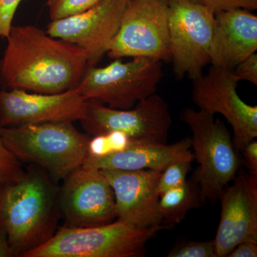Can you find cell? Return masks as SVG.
<instances>
[{
    "label": "cell",
    "instance_id": "cell-22",
    "mask_svg": "<svg viewBox=\"0 0 257 257\" xmlns=\"http://www.w3.org/2000/svg\"><path fill=\"white\" fill-rule=\"evenodd\" d=\"M25 173L19 160L5 147L0 136V189L21 179Z\"/></svg>",
    "mask_w": 257,
    "mask_h": 257
},
{
    "label": "cell",
    "instance_id": "cell-1",
    "mask_svg": "<svg viewBox=\"0 0 257 257\" xmlns=\"http://www.w3.org/2000/svg\"><path fill=\"white\" fill-rule=\"evenodd\" d=\"M0 60L3 89L57 94L74 89L89 67L84 49L33 25L12 27Z\"/></svg>",
    "mask_w": 257,
    "mask_h": 257
},
{
    "label": "cell",
    "instance_id": "cell-10",
    "mask_svg": "<svg viewBox=\"0 0 257 257\" xmlns=\"http://www.w3.org/2000/svg\"><path fill=\"white\" fill-rule=\"evenodd\" d=\"M238 82L231 69L211 65L207 73L193 79L192 101L199 109L224 116L232 128L233 143L239 151L257 137V106L240 98Z\"/></svg>",
    "mask_w": 257,
    "mask_h": 257
},
{
    "label": "cell",
    "instance_id": "cell-9",
    "mask_svg": "<svg viewBox=\"0 0 257 257\" xmlns=\"http://www.w3.org/2000/svg\"><path fill=\"white\" fill-rule=\"evenodd\" d=\"M80 121L84 130L94 136L119 131L148 144H167L172 125L168 104L157 94L128 109H114L87 100L85 114Z\"/></svg>",
    "mask_w": 257,
    "mask_h": 257
},
{
    "label": "cell",
    "instance_id": "cell-11",
    "mask_svg": "<svg viewBox=\"0 0 257 257\" xmlns=\"http://www.w3.org/2000/svg\"><path fill=\"white\" fill-rule=\"evenodd\" d=\"M64 179L59 202L65 226H99L116 219L114 192L101 170L82 165Z\"/></svg>",
    "mask_w": 257,
    "mask_h": 257
},
{
    "label": "cell",
    "instance_id": "cell-2",
    "mask_svg": "<svg viewBox=\"0 0 257 257\" xmlns=\"http://www.w3.org/2000/svg\"><path fill=\"white\" fill-rule=\"evenodd\" d=\"M57 191L41 171H29L0 189V227L13 255L25 253L46 242L59 217Z\"/></svg>",
    "mask_w": 257,
    "mask_h": 257
},
{
    "label": "cell",
    "instance_id": "cell-18",
    "mask_svg": "<svg viewBox=\"0 0 257 257\" xmlns=\"http://www.w3.org/2000/svg\"><path fill=\"white\" fill-rule=\"evenodd\" d=\"M198 184L193 179L167 191L160 196L159 210L165 229L179 224L191 209L202 204Z\"/></svg>",
    "mask_w": 257,
    "mask_h": 257
},
{
    "label": "cell",
    "instance_id": "cell-26",
    "mask_svg": "<svg viewBox=\"0 0 257 257\" xmlns=\"http://www.w3.org/2000/svg\"><path fill=\"white\" fill-rule=\"evenodd\" d=\"M22 0H0V40L8 37Z\"/></svg>",
    "mask_w": 257,
    "mask_h": 257
},
{
    "label": "cell",
    "instance_id": "cell-28",
    "mask_svg": "<svg viewBox=\"0 0 257 257\" xmlns=\"http://www.w3.org/2000/svg\"><path fill=\"white\" fill-rule=\"evenodd\" d=\"M257 242L246 241L236 245L226 257H256Z\"/></svg>",
    "mask_w": 257,
    "mask_h": 257
},
{
    "label": "cell",
    "instance_id": "cell-7",
    "mask_svg": "<svg viewBox=\"0 0 257 257\" xmlns=\"http://www.w3.org/2000/svg\"><path fill=\"white\" fill-rule=\"evenodd\" d=\"M167 6L174 72L179 79L193 80L211 63L215 13L189 0H167Z\"/></svg>",
    "mask_w": 257,
    "mask_h": 257
},
{
    "label": "cell",
    "instance_id": "cell-5",
    "mask_svg": "<svg viewBox=\"0 0 257 257\" xmlns=\"http://www.w3.org/2000/svg\"><path fill=\"white\" fill-rule=\"evenodd\" d=\"M207 111L186 108L180 119L192 133V147L199 167L192 179L202 203L218 200L239 170L240 160L226 125Z\"/></svg>",
    "mask_w": 257,
    "mask_h": 257
},
{
    "label": "cell",
    "instance_id": "cell-14",
    "mask_svg": "<svg viewBox=\"0 0 257 257\" xmlns=\"http://www.w3.org/2000/svg\"><path fill=\"white\" fill-rule=\"evenodd\" d=\"M221 193V216L214 241L216 257H226L243 241L257 242V177L238 171Z\"/></svg>",
    "mask_w": 257,
    "mask_h": 257
},
{
    "label": "cell",
    "instance_id": "cell-27",
    "mask_svg": "<svg viewBox=\"0 0 257 257\" xmlns=\"http://www.w3.org/2000/svg\"><path fill=\"white\" fill-rule=\"evenodd\" d=\"M244 165L248 170V173L257 177V142L251 140L246 144L241 150Z\"/></svg>",
    "mask_w": 257,
    "mask_h": 257
},
{
    "label": "cell",
    "instance_id": "cell-16",
    "mask_svg": "<svg viewBox=\"0 0 257 257\" xmlns=\"http://www.w3.org/2000/svg\"><path fill=\"white\" fill-rule=\"evenodd\" d=\"M256 50V15L240 8L215 13L211 65L231 70Z\"/></svg>",
    "mask_w": 257,
    "mask_h": 257
},
{
    "label": "cell",
    "instance_id": "cell-12",
    "mask_svg": "<svg viewBox=\"0 0 257 257\" xmlns=\"http://www.w3.org/2000/svg\"><path fill=\"white\" fill-rule=\"evenodd\" d=\"M128 2L100 0L81 14L51 22L46 32L82 47L89 54V67L95 66L107 53Z\"/></svg>",
    "mask_w": 257,
    "mask_h": 257
},
{
    "label": "cell",
    "instance_id": "cell-25",
    "mask_svg": "<svg viewBox=\"0 0 257 257\" xmlns=\"http://www.w3.org/2000/svg\"><path fill=\"white\" fill-rule=\"evenodd\" d=\"M235 78L239 81H246L257 86V54L253 53L239 62L231 69Z\"/></svg>",
    "mask_w": 257,
    "mask_h": 257
},
{
    "label": "cell",
    "instance_id": "cell-15",
    "mask_svg": "<svg viewBox=\"0 0 257 257\" xmlns=\"http://www.w3.org/2000/svg\"><path fill=\"white\" fill-rule=\"evenodd\" d=\"M101 170L114 192L116 219L138 229L162 225L157 192L162 171Z\"/></svg>",
    "mask_w": 257,
    "mask_h": 257
},
{
    "label": "cell",
    "instance_id": "cell-17",
    "mask_svg": "<svg viewBox=\"0 0 257 257\" xmlns=\"http://www.w3.org/2000/svg\"><path fill=\"white\" fill-rule=\"evenodd\" d=\"M191 138L167 144H148L137 142L124 151L102 157L88 156L83 165L99 170L163 171L167 166L179 160H194L191 151Z\"/></svg>",
    "mask_w": 257,
    "mask_h": 257
},
{
    "label": "cell",
    "instance_id": "cell-4",
    "mask_svg": "<svg viewBox=\"0 0 257 257\" xmlns=\"http://www.w3.org/2000/svg\"><path fill=\"white\" fill-rule=\"evenodd\" d=\"M162 225L138 229L116 219L99 226H64L46 242L23 257H137L146 253V245Z\"/></svg>",
    "mask_w": 257,
    "mask_h": 257
},
{
    "label": "cell",
    "instance_id": "cell-21",
    "mask_svg": "<svg viewBox=\"0 0 257 257\" xmlns=\"http://www.w3.org/2000/svg\"><path fill=\"white\" fill-rule=\"evenodd\" d=\"M100 0H47L52 21L81 14L91 9Z\"/></svg>",
    "mask_w": 257,
    "mask_h": 257
},
{
    "label": "cell",
    "instance_id": "cell-29",
    "mask_svg": "<svg viewBox=\"0 0 257 257\" xmlns=\"http://www.w3.org/2000/svg\"><path fill=\"white\" fill-rule=\"evenodd\" d=\"M14 256L7 240L4 231L0 227V257Z\"/></svg>",
    "mask_w": 257,
    "mask_h": 257
},
{
    "label": "cell",
    "instance_id": "cell-6",
    "mask_svg": "<svg viewBox=\"0 0 257 257\" xmlns=\"http://www.w3.org/2000/svg\"><path fill=\"white\" fill-rule=\"evenodd\" d=\"M162 61L133 57L115 59L105 67H88L76 89L87 99L118 109L133 108L156 94L164 76Z\"/></svg>",
    "mask_w": 257,
    "mask_h": 257
},
{
    "label": "cell",
    "instance_id": "cell-20",
    "mask_svg": "<svg viewBox=\"0 0 257 257\" xmlns=\"http://www.w3.org/2000/svg\"><path fill=\"white\" fill-rule=\"evenodd\" d=\"M192 160L177 161L162 171L157 184L160 197L167 191L179 187L187 181V176L192 170Z\"/></svg>",
    "mask_w": 257,
    "mask_h": 257
},
{
    "label": "cell",
    "instance_id": "cell-19",
    "mask_svg": "<svg viewBox=\"0 0 257 257\" xmlns=\"http://www.w3.org/2000/svg\"><path fill=\"white\" fill-rule=\"evenodd\" d=\"M137 142L140 141L134 140L126 134L119 131H113L104 135H96L92 140L90 139L88 144V156H108L124 151Z\"/></svg>",
    "mask_w": 257,
    "mask_h": 257
},
{
    "label": "cell",
    "instance_id": "cell-3",
    "mask_svg": "<svg viewBox=\"0 0 257 257\" xmlns=\"http://www.w3.org/2000/svg\"><path fill=\"white\" fill-rule=\"evenodd\" d=\"M0 136L18 160L39 166L57 180L84 164L90 140L72 121L0 126Z\"/></svg>",
    "mask_w": 257,
    "mask_h": 257
},
{
    "label": "cell",
    "instance_id": "cell-13",
    "mask_svg": "<svg viewBox=\"0 0 257 257\" xmlns=\"http://www.w3.org/2000/svg\"><path fill=\"white\" fill-rule=\"evenodd\" d=\"M87 103L76 88L57 94L0 89V126L80 121Z\"/></svg>",
    "mask_w": 257,
    "mask_h": 257
},
{
    "label": "cell",
    "instance_id": "cell-23",
    "mask_svg": "<svg viewBox=\"0 0 257 257\" xmlns=\"http://www.w3.org/2000/svg\"><path fill=\"white\" fill-rule=\"evenodd\" d=\"M167 256L216 257L214 239L205 241H181L176 243Z\"/></svg>",
    "mask_w": 257,
    "mask_h": 257
},
{
    "label": "cell",
    "instance_id": "cell-8",
    "mask_svg": "<svg viewBox=\"0 0 257 257\" xmlns=\"http://www.w3.org/2000/svg\"><path fill=\"white\" fill-rule=\"evenodd\" d=\"M111 59H171L167 0H130L107 52Z\"/></svg>",
    "mask_w": 257,
    "mask_h": 257
},
{
    "label": "cell",
    "instance_id": "cell-24",
    "mask_svg": "<svg viewBox=\"0 0 257 257\" xmlns=\"http://www.w3.org/2000/svg\"><path fill=\"white\" fill-rule=\"evenodd\" d=\"M196 4L207 7L214 13L231 9H244L253 11L257 9V0H189Z\"/></svg>",
    "mask_w": 257,
    "mask_h": 257
}]
</instances>
